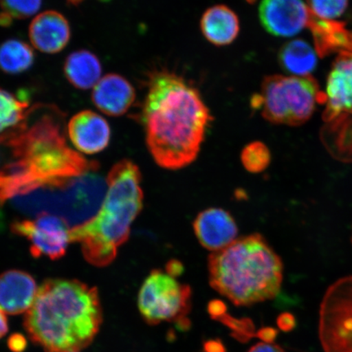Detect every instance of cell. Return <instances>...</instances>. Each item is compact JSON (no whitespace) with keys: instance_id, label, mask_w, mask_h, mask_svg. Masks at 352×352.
<instances>
[{"instance_id":"6da1fadb","label":"cell","mask_w":352,"mask_h":352,"mask_svg":"<svg viewBox=\"0 0 352 352\" xmlns=\"http://www.w3.org/2000/svg\"><path fill=\"white\" fill-rule=\"evenodd\" d=\"M64 114L55 107L30 124L0 135V144L12 152V161L0 169V200L28 195L43 188L60 186L98 168L66 143Z\"/></svg>"},{"instance_id":"7a4b0ae2","label":"cell","mask_w":352,"mask_h":352,"mask_svg":"<svg viewBox=\"0 0 352 352\" xmlns=\"http://www.w3.org/2000/svg\"><path fill=\"white\" fill-rule=\"evenodd\" d=\"M142 120L154 161L179 170L195 161L213 118L197 88L162 70L149 77Z\"/></svg>"},{"instance_id":"3957f363","label":"cell","mask_w":352,"mask_h":352,"mask_svg":"<svg viewBox=\"0 0 352 352\" xmlns=\"http://www.w3.org/2000/svg\"><path fill=\"white\" fill-rule=\"evenodd\" d=\"M102 320L98 289L76 280L52 279L38 289L24 327L45 352H77L94 340Z\"/></svg>"},{"instance_id":"277c9868","label":"cell","mask_w":352,"mask_h":352,"mask_svg":"<svg viewBox=\"0 0 352 352\" xmlns=\"http://www.w3.org/2000/svg\"><path fill=\"white\" fill-rule=\"evenodd\" d=\"M107 184L98 214L69 230L70 241L80 244L86 261L100 267L111 263L118 249L129 240L131 224L142 211L144 200L142 173L129 160L113 166Z\"/></svg>"},{"instance_id":"5b68a950","label":"cell","mask_w":352,"mask_h":352,"mask_svg":"<svg viewBox=\"0 0 352 352\" xmlns=\"http://www.w3.org/2000/svg\"><path fill=\"white\" fill-rule=\"evenodd\" d=\"M208 270L211 287L239 307L276 298L283 279V261L258 233L211 254Z\"/></svg>"},{"instance_id":"8992f818","label":"cell","mask_w":352,"mask_h":352,"mask_svg":"<svg viewBox=\"0 0 352 352\" xmlns=\"http://www.w3.org/2000/svg\"><path fill=\"white\" fill-rule=\"evenodd\" d=\"M107 186L100 176L89 173L60 186L43 188L12 198V204L22 213L38 217L54 215L73 228L85 223L98 212Z\"/></svg>"},{"instance_id":"52a82bcc","label":"cell","mask_w":352,"mask_h":352,"mask_svg":"<svg viewBox=\"0 0 352 352\" xmlns=\"http://www.w3.org/2000/svg\"><path fill=\"white\" fill-rule=\"evenodd\" d=\"M324 101V95L311 76L275 74L263 79L261 92L252 99V107L274 124L299 126L309 120L316 104Z\"/></svg>"},{"instance_id":"ba28073f","label":"cell","mask_w":352,"mask_h":352,"mask_svg":"<svg viewBox=\"0 0 352 352\" xmlns=\"http://www.w3.org/2000/svg\"><path fill=\"white\" fill-rule=\"evenodd\" d=\"M138 307L149 325H157L162 321L175 322L190 312L192 289L166 272L154 270L140 289Z\"/></svg>"},{"instance_id":"9c48e42d","label":"cell","mask_w":352,"mask_h":352,"mask_svg":"<svg viewBox=\"0 0 352 352\" xmlns=\"http://www.w3.org/2000/svg\"><path fill=\"white\" fill-rule=\"evenodd\" d=\"M320 338L325 352H352V277L338 281L325 294Z\"/></svg>"},{"instance_id":"30bf717a","label":"cell","mask_w":352,"mask_h":352,"mask_svg":"<svg viewBox=\"0 0 352 352\" xmlns=\"http://www.w3.org/2000/svg\"><path fill=\"white\" fill-rule=\"evenodd\" d=\"M68 227L64 220L54 215L44 214L35 219L15 221L11 230L30 241L32 256H47L55 261L65 254L70 241Z\"/></svg>"},{"instance_id":"8fae6325","label":"cell","mask_w":352,"mask_h":352,"mask_svg":"<svg viewBox=\"0 0 352 352\" xmlns=\"http://www.w3.org/2000/svg\"><path fill=\"white\" fill-rule=\"evenodd\" d=\"M259 19L267 32L277 37H292L308 28L311 13L302 0H263Z\"/></svg>"},{"instance_id":"7c38bea8","label":"cell","mask_w":352,"mask_h":352,"mask_svg":"<svg viewBox=\"0 0 352 352\" xmlns=\"http://www.w3.org/2000/svg\"><path fill=\"white\" fill-rule=\"evenodd\" d=\"M324 103L325 121L352 114V52H341L329 74Z\"/></svg>"},{"instance_id":"4fadbf2b","label":"cell","mask_w":352,"mask_h":352,"mask_svg":"<svg viewBox=\"0 0 352 352\" xmlns=\"http://www.w3.org/2000/svg\"><path fill=\"white\" fill-rule=\"evenodd\" d=\"M193 230L200 244L210 252L226 248L236 240L239 228L232 215L222 208H208L197 214Z\"/></svg>"},{"instance_id":"5bb4252c","label":"cell","mask_w":352,"mask_h":352,"mask_svg":"<svg viewBox=\"0 0 352 352\" xmlns=\"http://www.w3.org/2000/svg\"><path fill=\"white\" fill-rule=\"evenodd\" d=\"M68 135L78 151L87 154L103 151L109 145L111 130L102 116L83 110L69 120Z\"/></svg>"},{"instance_id":"9a60e30c","label":"cell","mask_w":352,"mask_h":352,"mask_svg":"<svg viewBox=\"0 0 352 352\" xmlns=\"http://www.w3.org/2000/svg\"><path fill=\"white\" fill-rule=\"evenodd\" d=\"M72 36L67 19L60 12L46 11L34 17L29 28L33 47L47 54H56L67 46Z\"/></svg>"},{"instance_id":"2e32d148","label":"cell","mask_w":352,"mask_h":352,"mask_svg":"<svg viewBox=\"0 0 352 352\" xmlns=\"http://www.w3.org/2000/svg\"><path fill=\"white\" fill-rule=\"evenodd\" d=\"M92 102L108 116L126 113L135 100V90L126 78L118 74H108L94 87Z\"/></svg>"},{"instance_id":"e0dca14e","label":"cell","mask_w":352,"mask_h":352,"mask_svg":"<svg viewBox=\"0 0 352 352\" xmlns=\"http://www.w3.org/2000/svg\"><path fill=\"white\" fill-rule=\"evenodd\" d=\"M37 292L36 283L28 272L8 270L0 274V309L7 314L28 311Z\"/></svg>"},{"instance_id":"ac0fdd59","label":"cell","mask_w":352,"mask_h":352,"mask_svg":"<svg viewBox=\"0 0 352 352\" xmlns=\"http://www.w3.org/2000/svg\"><path fill=\"white\" fill-rule=\"evenodd\" d=\"M200 26L202 34L213 45H230L240 32L239 16L226 6L208 8L202 15Z\"/></svg>"},{"instance_id":"d6986e66","label":"cell","mask_w":352,"mask_h":352,"mask_svg":"<svg viewBox=\"0 0 352 352\" xmlns=\"http://www.w3.org/2000/svg\"><path fill=\"white\" fill-rule=\"evenodd\" d=\"M102 66L98 56L85 50L72 52L66 58L64 74L70 85L79 90L94 88L100 80Z\"/></svg>"},{"instance_id":"ffe728a7","label":"cell","mask_w":352,"mask_h":352,"mask_svg":"<svg viewBox=\"0 0 352 352\" xmlns=\"http://www.w3.org/2000/svg\"><path fill=\"white\" fill-rule=\"evenodd\" d=\"M280 67L293 76H310L318 65V56L314 48L302 39L284 44L278 55Z\"/></svg>"},{"instance_id":"44dd1931","label":"cell","mask_w":352,"mask_h":352,"mask_svg":"<svg viewBox=\"0 0 352 352\" xmlns=\"http://www.w3.org/2000/svg\"><path fill=\"white\" fill-rule=\"evenodd\" d=\"M32 47L19 39H10L0 45V70L8 74L28 72L34 63Z\"/></svg>"},{"instance_id":"7402d4cb","label":"cell","mask_w":352,"mask_h":352,"mask_svg":"<svg viewBox=\"0 0 352 352\" xmlns=\"http://www.w3.org/2000/svg\"><path fill=\"white\" fill-rule=\"evenodd\" d=\"M32 109L28 100L0 88V135L19 129Z\"/></svg>"},{"instance_id":"603a6c76","label":"cell","mask_w":352,"mask_h":352,"mask_svg":"<svg viewBox=\"0 0 352 352\" xmlns=\"http://www.w3.org/2000/svg\"><path fill=\"white\" fill-rule=\"evenodd\" d=\"M241 164L252 173L265 170L271 162V153L265 144L261 142L250 143L241 151Z\"/></svg>"},{"instance_id":"cb8c5ba5","label":"cell","mask_w":352,"mask_h":352,"mask_svg":"<svg viewBox=\"0 0 352 352\" xmlns=\"http://www.w3.org/2000/svg\"><path fill=\"white\" fill-rule=\"evenodd\" d=\"M42 0H0V14L13 20L29 19L41 10Z\"/></svg>"},{"instance_id":"d4e9b609","label":"cell","mask_w":352,"mask_h":352,"mask_svg":"<svg viewBox=\"0 0 352 352\" xmlns=\"http://www.w3.org/2000/svg\"><path fill=\"white\" fill-rule=\"evenodd\" d=\"M307 3L312 15L321 20L333 21L345 12L349 0H307Z\"/></svg>"},{"instance_id":"484cf974","label":"cell","mask_w":352,"mask_h":352,"mask_svg":"<svg viewBox=\"0 0 352 352\" xmlns=\"http://www.w3.org/2000/svg\"><path fill=\"white\" fill-rule=\"evenodd\" d=\"M218 321L232 330L231 336L240 342H248L256 336L254 324L252 319L232 318L226 314Z\"/></svg>"},{"instance_id":"4316f807","label":"cell","mask_w":352,"mask_h":352,"mask_svg":"<svg viewBox=\"0 0 352 352\" xmlns=\"http://www.w3.org/2000/svg\"><path fill=\"white\" fill-rule=\"evenodd\" d=\"M277 327L283 332H290L296 327L297 320L294 316L289 312H284L276 319Z\"/></svg>"},{"instance_id":"83f0119b","label":"cell","mask_w":352,"mask_h":352,"mask_svg":"<svg viewBox=\"0 0 352 352\" xmlns=\"http://www.w3.org/2000/svg\"><path fill=\"white\" fill-rule=\"evenodd\" d=\"M227 305L219 299H214L208 303V311L210 318L218 320L223 316L227 314Z\"/></svg>"},{"instance_id":"f1b7e54d","label":"cell","mask_w":352,"mask_h":352,"mask_svg":"<svg viewBox=\"0 0 352 352\" xmlns=\"http://www.w3.org/2000/svg\"><path fill=\"white\" fill-rule=\"evenodd\" d=\"M8 346L12 352H23L28 346V340L21 333H13L8 338Z\"/></svg>"},{"instance_id":"f546056e","label":"cell","mask_w":352,"mask_h":352,"mask_svg":"<svg viewBox=\"0 0 352 352\" xmlns=\"http://www.w3.org/2000/svg\"><path fill=\"white\" fill-rule=\"evenodd\" d=\"M278 330L272 327H263L261 329H258L256 332V336L261 340L263 342L270 343V344H272L276 340L277 336H278Z\"/></svg>"},{"instance_id":"4dcf8cb0","label":"cell","mask_w":352,"mask_h":352,"mask_svg":"<svg viewBox=\"0 0 352 352\" xmlns=\"http://www.w3.org/2000/svg\"><path fill=\"white\" fill-rule=\"evenodd\" d=\"M202 352H227V349L221 340L212 338L204 342Z\"/></svg>"},{"instance_id":"1f68e13d","label":"cell","mask_w":352,"mask_h":352,"mask_svg":"<svg viewBox=\"0 0 352 352\" xmlns=\"http://www.w3.org/2000/svg\"><path fill=\"white\" fill-rule=\"evenodd\" d=\"M248 352H285L283 347L270 343L259 342L255 344Z\"/></svg>"},{"instance_id":"d6a6232c","label":"cell","mask_w":352,"mask_h":352,"mask_svg":"<svg viewBox=\"0 0 352 352\" xmlns=\"http://www.w3.org/2000/svg\"><path fill=\"white\" fill-rule=\"evenodd\" d=\"M183 272L184 266L182 262L173 259V261H170L168 263H166V274H168L171 276L175 277V278L182 275L183 274Z\"/></svg>"},{"instance_id":"836d02e7","label":"cell","mask_w":352,"mask_h":352,"mask_svg":"<svg viewBox=\"0 0 352 352\" xmlns=\"http://www.w3.org/2000/svg\"><path fill=\"white\" fill-rule=\"evenodd\" d=\"M174 323L176 329L180 332H187L192 327L191 320L187 316H184V318L175 320Z\"/></svg>"},{"instance_id":"e575fe53","label":"cell","mask_w":352,"mask_h":352,"mask_svg":"<svg viewBox=\"0 0 352 352\" xmlns=\"http://www.w3.org/2000/svg\"><path fill=\"white\" fill-rule=\"evenodd\" d=\"M8 331V319L6 316V312L0 309V340L6 336Z\"/></svg>"},{"instance_id":"d590c367","label":"cell","mask_w":352,"mask_h":352,"mask_svg":"<svg viewBox=\"0 0 352 352\" xmlns=\"http://www.w3.org/2000/svg\"><path fill=\"white\" fill-rule=\"evenodd\" d=\"M66 1H67V3L70 6L78 7L80 6L85 0H66Z\"/></svg>"},{"instance_id":"8d00e7d4","label":"cell","mask_w":352,"mask_h":352,"mask_svg":"<svg viewBox=\"0 0 352 352\" xmlns=\"http://www.w3.org/2000/svg\"><path fill=\"white\" fill-rule=\"evenodd\" d=\"M3 202L0 200V230L3 227V214L2 210V205Z\"/></svg>"},{"instance_id":"74e56055","label":"cell","mask_w":352,"mask_h":352,"mask_svg":"<svg viewBox=\"0 0 352 352\" xmlns=\"http://www.w3.org/2000/svg\"><path fill=\"white\" fill-rule=\"evenodd\" d=\"M248 1L249 3H253V2H254V1H255V0H248Z\"/></svg>"},{"instance_id":"f35d334b","label":"cell","mask_w":352,"mask_h":352,"mask_svg":"<svg viewBox=\"0 0 352 352\" xmlns=\"http://www.w3.org/2000/svg\"><path fill=\"white\" fill-rule=\"evenodd\" d=\"M100 1L107 2V1H110V0H100Z\"/></svg>"}]
</instances>
